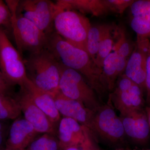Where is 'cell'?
Here are the masks:
<instances>
[{"label":"cell","instance_id":"cell-1","mask_svg":"<svg viewBox=\"0 0 150 150\" xmlns=\"http://www.w3.org/2000/svg\"><path fill=\"white\" fill-rule=\"evenodd\" d=\"M46 48L57 62L79 73L96 92L100 100L106 93L100 81L102 69L86 51L75 47L54 30L47 35Z\"/></svg>","mask_w":150,"mask_h":150},{"label":"cell","instance_id":"cell-2","mask_svg":"<svg viewBox=\"0 0 150 150\" xmlns=\"http://www.w3.org/2000/svg\"><path fill=\"white\" fill-rule=\"evenodd\" d=\"M28 78L38 88L53 97L59 92V63L47 48L30 54L24 59Z\"/></svg>","mask_w":150,"mask_h":150},{"label":"cell","instance_id":"cell-3","mask_svg":"<svg viewBox=\"0 0 150 150\" xmlns=\"http://www.w3.org/2000/svg\"><path fill=\"white\" fill-rule=\"evenodd\" d=\"M56 4L54 31L73 46L86 51L87 38L91 26L88 19L79 12Z\"/></svg>","mask_w":150,"mask_h":150},{"label":"cell","instance_id":"cell-4","mask_svg":"<svg viewBox=\"0 0 150 150\" xmlns=\"http://www.w3.org/2000/svg\"><path fill=\"white\" fill-rule=\"evenodd\" d=\"M18 1H6L11 11V28L17 49L22 56L25 51L36 53L46 48L47 35L27 19L17 14L16 8Z\"/></svg>","mask_w":150,"mask_h":150},{"label":"cell","instance_id":"cell-5","mask_svg":"<svg viewBox=\"0 0 150 150\" xmlns=\"http://www.w3.org/2000/svg\"><path fill=\"white\" fill-rule=\"evenodd\" d=\"M108 96L107 102L103 103L94 114L91 132L97 140L108 144L121 146L127 140L122 121L116 114Z\"/></svg>","mask_w":150,"mask_h":150},{"label":"cell","instance_id":"cell-6","mask_svg":"<svg viewBox=\"0 0 150 150\" xmlns=\"http://www.w3.org/2000/svg\"><path fill=\"white\" fill-rule=\"evenodd\" d=\"M59 67L60 93L69 98L81 103L89 109L96 111L103 103L83 76L60 63Z\"/></svg>","mask_w":150,"mask_h":150},{"label":"cell","instance_id":"cell-7","mask_svg":"<svg viewBox=\"0 0 150 150\" xmlns=\"http://www.w3.org/2000/svg\"><path fill=\"white\" fill-rule=\"evenodd\" d=\"M108 96L113 107L120 112V116L128 115L146 107L144 92L124 74L118 77Z\"/></svg>","mask_w":150,"mask_h":150},{"label":"cell","instance_id":"cell-8","mask_svg":"<svg viewBox=\"0 0 150 150\" xmlns=\"http://www.w3.org/2000/svg\"><path fill=\"white\" fill-rule=\"evenodd\" d=\"M0 72L13 86H20L28 79L24 59L12 44L5 31L0 28Z\"/></svg>","mask_w":150,"mask_h":150},{"label":"cell","instance_id":"cell-9","mask_svg":"<svg viewBox=\"0 0 150 150\" xmlns=\"http://www.w3.org/2000/svg\"><path fill=\"white\" fill-rule=\"evenodd\" d=\"M57 10L56 2L48 0L18 1L16 13L32 22L46 34L52 32Z\"/></svg>","mask_w":150,"mask_h":150},{"label":"cell","instance_id":"cell-10","mask_svg":"<svg viewBox=\"0 0 150 150\" xmlns=\"http://www.w3.org/2000/svg\"><path fill=\"white\" fill-rule=\"evenodd\" d=\"M24 118L33 126L39 134H49L56 136V127L46 114L38 107L25 89L20 87L16 96Z\"/></svg>","mask_w":150,"mask_h":150},{"label":"cell","instance_id":"cell-11","mask_svg":"<svg viewBox=\"0 0 150 150\" xmlns=\"http://www.w3.org/2000/svg\"><path fill=\"white\" fill-rule=\"evenodd\" d=\"M150 45L149 39L137 38L135 47L129 57L123 74L138 85L146 92L147 59Z\"/></svg>","mask_w":150,"mask_h":150},{"label":"cell","instance_id":"cell-12","mask_svg":"<svg viewBox=\"0 0 150 150\" xmlns=\"http://www.w3.org/2000/svg\"><path fill=\"white\" fill-rule=\"evenodd\" d=\"M92 135L93 134L89 129L74 119L68 117L61 118L56 132L62 150L79 146Z\"/></svg>","mask_w":150,"mask_h":150},{"label":"cell","instance_id":"cell-13","mask_svg":"<svg viewBox=\"0 0 150 150\" xmlns=\"http://www.w3.org/2000/svg\"><path fill=\"white\" fill-rule=\"evenodd\" d=\"M119 116L127 139L137 145L147 143L150 139V128L145 108Z\"/></svg>","mask_w":150,"mask_h":150},{"label":"cell","instance_id":"cell-14","mask_svg":"<svg viewBox=\"0 0 150 150\" xmlns=\"http://www.w3.org/2000/svg\"><path fill=\"white\" fill-rule=\"evenodd\" d=\"M53 97L61 115L74 119L91 132L95 111L87 108L81 103L64 96L59 91Z\"/></svg>","mask_w":150,"mask_h":150},{"label":"cell","instance_id":"cell-15","mask_svg":"<svg viewBox=\"0 0 150 150\" xmlns=\"http://www.w3.org/2000/svg\"><path fill=\"white\" fill-rule=\"evenodd\" d=\"M39 134L25 118L15 119L9 130L6 146L9 149L25 150Z\"/></svg>","mask_w":150,"mask_h":150},{"label":"cell","instance_id":"cell-16","mask_svg":"<svg viewBox=\"0 0 150 150\" xmlns=\"http://www.w3.org/2000/svg\"><path fill=\"white\" fill-rule=\"evenodd\" d=\"M129 8V23L137 38L150 40V0L135 1Z\"/></svg>","mask_w":150,"mask_h":150},{"label":"cell","instance_id":"cell-17","mask_svg":"<svg viewBox=\"0 0 150 150\" xmlns=\"http://www.w3.org/2000/svg\"><path fill=\"white\" fill-rule=\"evenodd\" d=\"M21 86L25 89L35 104L46 114L54 126H58L61 115L56 107L53 96L38 88L28 78Z\"/></svg>","mask_w":150,"mask_h":150},{"label":"cell","instance_id":"cell-18","mask_svg":"<svg viewBox=\"0 0 150 150\" xmlns=\"http://www.w3.org/2000/svg\"><path fill=\"white\" fill-rule=\"evenodd\" d=\"M56 2L62 7L93 16H104L111 13L106 0H59Z\"/></svg>","mask_w":150,"mask_h":150},{"label":"cell","instance_id":"cell-19","mask_svg":"<svg viewBox=\"0 0 150 150\" xmlns=\"http://www.w3.org/2000/svg\"><path fill=\"white\" fill-rule=\"evenodd\" d=\"M120 65L119 57L113 51L104 59L102 68L100 81L106 93L112 91L118 77L124 74Z\"/></svg>","mask_w":150,"mask_h":150},{"label":"cell","instance_id":"cell-20","mask_svg":"<svg viewBox=\"0 0 150 150\" xmlns=\"http://www.w3.org/2000/svg\"><path fill=\"white\" fill-rule=\"evenodd\" d=\"M118 28L115 25L107 24L100 43L96 60V63L100 69H102L104 59L112 51Z\"/></svg>","mask_w":150,"mask_h":150},{"label":"cell","instance_id":"cell-21","mask_svg":"<svg viewBox=\"0 0 150 150\" xmlns=\"http://www.w3.org/2000/svg\"><path fill=\"white\" fill-rule=\"evenodd\" d=\"M135 45L128 39L123 28L118 27L112 51H115L118 54L121 67L124 70Z\"/></svg>","mask_w":150,"mask_h":150},{"label":"cell","instance_id":"cell-22","mask_svg":"<svg viewBox=\"0 0 150 150\" xmlns=\"http://www.w3.org/2000/svg\"><path fill=\"white\" fill-rule=\"evenodd\" d=\"M20 106L15 96L0 93V120H15L21 115Z\"/></svg>","mask_w":150,"mask_h":150},{"label":"cell","instance_id":"cell-23","mask_svg":"<svg viewBox=\"0 0 150 150\" xmlns=\"http://www.w3.org/2000/svg\"><path fill=\"white\" fill-rule=\"evenodd\" d=\"M107 25V24L91 25L88 31L87 38L86 51L95 63L100 43Z\"/></svg>","mask_w":150,"mask_h":150},{"label":"cell","instance_id":"cell-24","mask_svg":"<svg viewBox=\"0 0 150 150\" xmlns=\"http://www.w3.org/2000/svg\"><path fill=\"white\" fill-rule=\"evenodd\" d=\"M25 150H62L56 135L43 134L33 140Z\"/></svg>","mask_w":150,"mask_h":150},{"label":"cell","instance_id":"cell-25","mask_svg":"<svg viewBox=\"0 0 150 150\" xmlns=\"http://www.w3.org/2000/svg\"><path fill=\"white\" fill-rule=\"evenodd\" d=\"M111 13L123 14L126 9L129 8L134 0H106Z\"/></svg>","mask_w":150,"mask_h":150},{"label":"cell","instance_id":"cell-26","mask_svg":"<svg viewBox=\"0 0 150 150\" xmlns=\"http://www.w3.org/2000/svg\"><path fill=\"white\" fill-rule=\"evenodd\" d=\"M98 140L92 135L84 143L77 146L65 148L62 150H101L97 145Z\"/></svg>","mask_w":150,"mask_h":150},{"label":"cell","instance_id":"cell-27","mask_svg":"<svg viewBox=\"0 0 150 150\" xmlns=\"http://www.w3.org/2000/svg\"><path fill=\"white\" fill-rule=\"evenodd\" d=\"M11 11L6 3L0 0V25L11 27Z\"/></svg>","mask_w":150,"mask_h":150},{"label":"cell","instance_id":"cell-28","mask_svg":"<svg viewBox=\"0 0 150 150\" xmlns=\"http://www.w3.org/2000/svg\"><path fill=\"white\" fill-rule=\"evenodd\" d=\"M146 98V106L150 107V45L147 59L146 77L145 81Z\"/></svg>","mask_w":150,"mask_h":150},{"label":"cell","instance_id":"cell-29","mask_svg":"<svg viewBox=\"0 0 150 150\" xmlns=\"http://www.w3.org/2000/svg\"><path fill=\"white\" fill-rule=\"evenodd\" d=\"M11 85L9 83L0 72V93H11Z\"/></svg>","mask_w":150,"mask_h":150},{"label":"cell","instance_id":"cell-30","mask_svg":"<svg viewBox=\"0 0 150 150\" xmlns=\"http://www.w3.org/2000/svg\"><path fill=\"white\" fill-rule=\"evenodd\" d=\"M4 142V136H3V126L2 123L0 120V146Z\"/></svg>","mask_w":150,"mask_h":150},{"label":"cell","instance_id":"cell-31","mask_svg":"<svg viewBox=\"0 0 150 150\" xmlns=\"http://www.w3.org/2000/svg\"><path fill=\"white\" fill-rule=\"evenodd\" d=\"M145 110H146L147 116L148 121H149L150 128V107H148V106H146V107H145Z\"/></svg>","mask_w":150,"mask_h":150},{"label":"cell","instance_id":"cell-32","mask_svg":"<svg viewBox=\"0 0 150 150\" xmlns=\"http://www.w3.org/2000/svg\"><path fill=\"white\" fill-rule=\"evenodd\" d=\"M112 150H134L131 149H130V148L128 147H120V148H116V149H115Z\"/></svg>","mask_w":150,"mask_h":150},{"label":"cell","instance_id":"cell-33","mask_svg":"<svg viewBox=\"0 0 150 150\" xmlns=\"http://www.w3.org/2000/svg\"><path fill=\"white\" fill-rule=\"evenodd\" d=\"M4 150H16L9 149H5Z\"/></svg>","mask_w":150,"mask_h":150},{"label":"cell","instance_id":"cell-34","mask_svg":"<svg viewBox=\"0 0 150 150\" xmlns=\"http://www.w3.org/2000/svg\"><path fill=\"white\" fill-rule=\"evenodd\" d=\"M150 150V149H143V150Z\"/></svg>","mask_w":150,"mask_h":150}]
</instances>
